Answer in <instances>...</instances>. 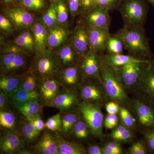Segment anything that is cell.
<instances>
[{
    "instance_id": "cell-16",
    "label": "cell",
    "mask_w": 154,
    "mask_h": 154,
    "mask_svg": "<svg viewBox=\"0 0 154 154\" xmlns=\"http://www.w3.org/2000/svg\"><path fill=\"white\" fill-rule=\"evenodd\" d=\"M88 36L91 49L97 53H101L106 50L107 38L110 35L109 30L88 27Z\"/></svg>"
},
{
    "instance_id": "cell-52",
    "label": "cell",
    "mask_w": 154,
    "mask_h": 154,
    "mask_svg": "<svg viewBox=\"0 0 154 154\" xmlns=\"http://www.w3.org/2000/svg\"><path fill=\"white\" fill-rule=\"evenodd\" d=\"M128 128V127L123 124L119 125L112 131V132L110 134V136L114 139V138L116 137L119 135L121 134Z\"/></svg>"
},
{
    "instance_id": "cell-1",
    "label": "cell",
    "mask_w": 154,
    "mask_h": 154,
    "mask_svg": "<svg viewBox=\"0 0 154 154\" xmlns=\"http://www.w3.org/2000/svg\"><path fill=\"white\" fill-rule=\"evenodd\" d=\"M115 34L120 38L124 48L131 55L151 59L152 53L143 27L124 26Z\"/></svg>"
},
{
    "instance_id": "cell-24",
    "label": "cell",
    "mask_w": 154,
    "mask_h": 154,
    "mask_svg": "<svg viewBox=\"0 0 154 154\" xmlns=\"http://www.w3.org/2000/svg\"><path fill=\"white\" fill-rule=\"evenodd\" d=\"M55 135L58 147V154H86V150L82 146L66 140L59 134L56 133Z\"/></svg>"
},
{
    "instance_id": "cell-14",
    "label": "cell",
    "mask_w": 154,
    "mask_h": 154,
    "mask_svg": "<svg viewBox=\"0 0 154 154\" xmlns=\"http://www.w3.org/2000/svg\"><path fill=\"white\" fill-rule=\"evenodd\" d=\"M54 54L61 69L76 65L77 63L81 58L70 42L59 48Z\"/></svg>"
},
{
    "instance_id": "cell-23",
    "label": "cell",
    "mask_w": 154,
    "mask_h": 154,
    "mask_svg": "<svg viewBox=\"0 0 154 154\" xmlns=\"http://www.w3.org/2000/svg\"><path fill=\"white\" fill-rule=\"evenodd\" d=\"M140 83L147 96L154 100V60L147 65Z\"/></svg>"
},
{
    "instance_id": "cell-27",
    "label": "cell",
    "mask_w": 154,
    "mask_h": 154,
    "mask_svg": "<svg viewBox=\"0 0 154 154\" xmlns=\"http://www.w3.org/2000/svg\"><path fill=\"white\" fill-rule=\"evenodd\" d=\"M39 99L33 100L15 108L25 118L40 115L43 106L39 103Z\"/></svg>"
},
{
    "instance_id": "cell-4",
    "label": "cell",
    "mask_w": 154,
    "mask_h": 154,
    "mask_svg": "<svg viewBox=\"0 0 154 154\" xmlns=\"http://www.w3.org/2000/svg\"><path fill=\"white\" fill-rule=\"evenodd\" d=\"M78 108L91 132L100 137L103 134V114L96 104L84 100L78 104Z\"/></svg>"
},
{
    "instance_id": "cell-28",
    "label": "cell",
    "mask_w": 154,
    "mask_h": 154,
    "mask_svg": "<svg viewBox=\"0 0 154 154\" xmlns=\"http://www.w3.org/2000/svg\"><path fill=\"white\" fill-rule=\"evenodd\" d=\"M81 96L84 100L92 103L101 101L102 99L99 89L96 86L91 84H86L82 86Z\"/></svg>"
},
{
    "instance_id": "cell-44",
    "label": "cell",
    "mask_w": 154,
    "mask_h": 154,
    "mask_svg": "<svg viewBox=\"0 0 154 154\" xmlns=\"http://www.w3.org/2000/svg\"><path fill=\"white\" fill-rule=\"evenodd\" d=\"M12 23L6 16L1 15L0 16V29L5 33L12 34L14 33Z\"/></svg>"
},
{
    "instance_id": "cell-13",
    "label": "cell",
    "mask_w": 154,
    "mask_h": 154,
    "mask_svg": "<svg viewBox=\"0 0 154 154\" xmlns=\"http://www.w3.org/2000/svg\"><path fill=\"white\" fill-rule=\"evenodd\" d=\"M81 72L77 65L72 66L61 70L55 78L64 89L74 92V88L79 82Z\"/></svg>"
},
{
    "instance_id": "cell-51",
    "label": "cell",
    "mask_w": 154,
    "mask_h": 154,
    "mask_svg": "<svg viewBox=\"0 0 154 154\" xmlns=\"http://www.w3.org/2000/svg\"><path fill=\"white\" fill-rule=\"evenodd\" d=\"M11 103L10 98L2 90L0 91V109L7 110L9 103Z\"/></svg>"
},
{
    "instance_id": "cell-25",
    "label": "cell",
    "mask_w": 154,
    "mask_h": 154,
    "mask_svg": "<svg viewBox=\"0 0 154 154\" xmlns=\"http://www.w3.org/2000/svg\"><path fill=\"white\" fill-rule=\"evenodd\" d=\"M22 76L16 75H2L0 79V89L10 96L20 88Z\"/></svg>"
},
{
    "instance_id": "cell-15",
    "label": "cell",
    "mask_w": 154,
    "mask_h": 154,
    "mask_svg": "<svg viewBox=\"0 0 154 154\" xmlns=\"http://www.w3.org/2000/svg\"><path fill=\"white\" fill-rule=\"evenodd\" d=\"M80 67L84 76L100 79V58L93 50L83 58Z\"/></svg>"
},
{
    "instance_id": "cell-43",
    "label": "cell",
    "mask_w": 154,
    "mask_h": 154,
    "mask_svg": "<svg viewBox=\"0 0 154 154\" xmlns=\"http://www.w3.org/2000/svg\"><path fill=\"white\" fill-rule=\"evenodd\" d=\"M2 53H13L26 56L29 52L28 50L14 43L5 45L1 49Z\"/></svg>"
},
{
    "instance_id": "cell-8",
    "label": "cell",
    "mask_w": 154,
    "mask_h": 154,
    "mask_svg": "<svg viewBox=\"0 0 154 154\" xmlns=\"http://www.w3.org/2000/svg\"><path fill=\"white\" fill-rule=\"evenodd\" d=\"M107 8L99 5L86 14L84 23L88 27H93L109 30L111 18Z\"/></svg>"
},
{
    "instance_id": "cell-31",
    "label": "cell",
    "mask_w": 154,
    "mask_h": 154,
    "mask_svg": "<svg viewBox=\"0 0 154 154\" xmlns=\"http://www.w3.org/2000/svg\"><path fill=\"white\" fill-rule=\"evenodd\" d=\"M17 125V118L13 112L7 110L0 111V125L7 130H14Z\"/></svg>"
},
{
    "instance_id": "cell-36",
    "label": "cell",
    "mask_w": 154,
    "mask_h": 154,
    "mask_svg": "<svg viewBox=\"0 0 154 154\" xmlns=\"http://www.w3.org/2000/svg\"><path fill=\"white\" fill-rule=\"evenodd\" d=\"M37 77L33 72H31L22 77L19 88L31 91L37 90Z\"/></svg>"
},
{
    "instance_id": "cell-50",
    "label": "cell",
    "mask_w": 154,
    "mask_h": 154,
    "mask_svg": "<svg viewBox=\"0 0 154 154\" xmlns=\"http://www.w3.org/2000/svg\"><path fill=\"white\" fill-rule=\"evenodd\" d=\"M106 110L108 114H117L120 112V107L116 102H111L106 104Z\"/></svg>"
},
{
    "instance_id": "cell-9",
    "label": "cell",
    "mask_w": 154,
    "mask_h": 154,
    "mask_svg": "<svg viewBox=\"0 0 154 154\" xmlns=\"http://www.w3.org/2000/svg\"><path fill=\"white\" fill-rule=\"evenodd\" d=\"M39 99L43 105H47L60 91L61 85L55 78L40 79L37 82Z\"/></svg>"
},
{
    "instance_id": "cell-17",
    "label": "cell",
    "mask_w": 154,
    "mask_h": 154,
    "mask_svg": "<svg viewBox=\"0 0 154 154\" xmlns=\"http://www.w3.org/2000/svg\"><path fill=\"white\" fill-rule=\"evenodd\" d=\"M30 28L37 54L44 53L48 50L47 46L48 28L42 21L35 22Z\"/></svg>"
},
{
    "instance_id": "cell-60",
    "label": "cell",
    "mask_w": 154,
    "mask_h": 154,
    "mask_svg": "<svg viewBox=\"0 0 154 154\" xmlns=\"http://www.w3.org/2000/svg\"><path fill=\"white\" fill-rule=\"evenodd\" d=\"M51 1H54V0H50Z\"/></svg>"
},
{
    "instance_id": "cell-22",
    "label": "cell",
    "mask_w": 154,
    "mask_h": 154,
    "mask_svg": "<svg viewBox=\"0 0 154 154\" xmlns=\"http://www.w3.org/2000/svg\"><path fill=\"white\" fill-rule=\"evenodd\" d=\"M9 98L11 105L16 107L30 101L39 99V93L37 90L30 91L19 88Z\"/></svg>"
},
{
    "instance_id": "cell-38",
    "label": "cell",
    "mask_w": 154,
    "mask_h": 154,
    "mask_svg": "<svg viewBox=\"0 0 154 154\" xmlns=\"http://www.w3.org/2000/svg\"><path fill=\"white\" fill-rule=\"evenodd\" d=\"M45 123L46 128L54 132H62L61 116L57 113L49 117Z\"/></svg>"
},
{
    "instance_id": "cell-40",
    "label": "cell",
    "mask_w": 154,
    "mask_h": 154,
    "mask_svg": "<svg viewBox=\"0 0 154 154\" xmlns=\"http://www.w3.org/2000/svg\"><path fill=\"white\" fill-rule=\"evenodd\" d=\"M17 54H19L13 53H2L1 57V69L2 73L13 63Z\"/></svg>"
},
{
    "instance_id": "cell-49",
    "label": "cell",
    "mask_w": 154,
    "mask_h": 154,
    "mask_svg": "<svg viewBox=\"0 0 154 154\" xmlns=\"http://www.w3.org/2000/svg\"><path fill=\"white\" fill-rule=\"evenodd\" d=\"M146 153L144 146L141 142L134 143L129 149V153L131 154H145Z\"/></svg>"
},
{
    "instance_id": "cell-30",
    "label": "cell",
    "mask_w": 154,
    "mask_h": 154,
    "mask_svg": "<svg viewBox=\"0 0 154 154\" xmlns=\"http://www.w3.org/2000/svg\"><path fill=\"white\" fill-rule=\"evenodd\" d=\"M40 133L36 130L33 123L28 120L22 125L20 131L25 142L28 143L35 141L39 137Z\"/></svg>"
},
{
    "instance_id": "cell-32",
    "label": "cell",
    "mask_w": 154,
    "mask_h": 154,
    "mask_svg": "<svg viewBox=\"0 0 154 154\" xmlns=\"http://www.w3.org/2000/svg\"><path fill=\"white\" fill-rule=\"evenodd\" d=\"M124 45L120 38L115 34H110L107 38L106 50L109 54L123 53Z\"/></svg>"
},
{
    "instance_id": "cell-57",
    "label": "cell",
    "mask_w": 154,
    "mask_h": 154,
    "mask_svg": "<svg viewBox=\"0 0 154 154\" xmlns=\"http://www.w3.org/2000/svg\"><path fill=\"white\" fill-rule=\"evenodd\" d=\"M102 150L103 154H119V152L106 145L104 146Z\"/></svg>"
},
{
    "instance_id": "cell-54",
    "label": "cell",
    "mask_w": 154,
    "mask_h": 154,
    "mask_svg": "<svg viewBox=\"0 0 154 154\" xmlns=\"http://www.w3.org/2000/svg\"><path fill=\"white\" fill-rule=\"evenodd\" d=\"M146 137L149 146L152 150L154 151V129L147 132L146 134Z\"/></svg>"
},
{
    "instance_id": "cell-5",
    "label": "cell",
    "mask_w": 154,
    "mask_h": 154,
    "mask_svg": "<svg viewBox=\"0 0 154 154\" xmlns=\"http://www.w3.org/2000/svg\"><path fill=\"white\" fill-rule=\"evenodd\" d=\"M61 70L54 53L48 49L44 53L37 54L32 72L40 79L56 78Z\"/></svg>"
},
{
    "instance_id": "cell-3",
    "label": "cell",
    "mask_w": 154,
    "mask_h": 154,
    "mask_svg": "<svg viewBox=\"0 0 154 154\" xmlns=\"http://www.w3.org/2000/svg\"><path fill=\"white\" fill-rule=\"evenodd\" d=\"M100 58V78L107 95L114 101L121 103L126 102V93L122 84L119 81L115 71L103 57Z\"/></svg>"
},
{
    "instance_id": "cell-58",
    "label": "cell",
    "mask_w": 154,
    "mask_h": 154,
    "mask_svg": "<svg viewBox=\"0 0 154 154\" xmlns=\"http://www.w3.org/2000/svg\"><path fill=\"white\" fill-rule=\"evenodd\" d=\"M17 0H1L2 2L5 5H9L16 2Z\"/></svg>"
},
{
    "instance_id": "cell-33",
    "label": "cell",
    "mask_w": 154,
    "mask_h": 154,
    "mask_svg": "<svg viewBox=\"0 0 154 154\" xmlns=\"http://www.w3.org/2000/svg\"><path fill=\"white\" fill-rule=\"evenodd\" d=\"M41 21L48 28L58 25L54 2L51 5L47 11L43 14Z\"/></svg>"
},
{
    "instance_id": "cell-12",
    "label": "cell",
    "mask_w": 154,
    "mask_h": 154,
    "mask_svg": "<svg viewBox=\"0 0 154 154\" xmlns=\"http://www.w3.org/2000/svg\"><path fill=\"white\" fill-rule=\"evenodd\" d=\"M77 96L74 92L64 89L46 106L54 107L63 113L69 112L76 105Z\"/></svg>"
},
{
    "instance_id": "cell-47",
    "label": "cell",
    "mask_w": 154,
    "mask_h": 154,
    "mask_svg": "<svg viewBox=\"0 0 154 154\" xmlns=\"http://www.w3.org/2000/svg\"><path fill=\"white\" fill-rule=\"evenodd\" d=\"M81 1L80 0H68L69 11L72 18H74L79 12Z\"/></svg>"
},
{
    "instance_id": "cell-2",
    "label": "cell",
    "mask_w": 154,
    "mask_h": 154,
    "mask_svg": "<svg viewBox=\"0 0 154 154\" xmlns=\"http://www.w3.org/2000/svg\"><path fill=\"white\" fill-rule=\"evenodd\" d=\"M149 7L146 0H121L117 10L126 27H143Z\"/></svg>"
},
{
    "instance_id": "cell-53",
    "label": "cell",
    "mask_w": 154,
    "mask_h": 154,
    "mask_svg": "<svg viewBox=\"0 0 154 154\" xmlns=\"http://www.w3.org/2000/svg\"><path fill=\"white\" fill-rule=\"evenodd\" d=\"M131 136L132 133L131 131L128 128L121 134L114 138V139L119 141H126L129 140L131 137Z\"/></svg>"
},
{
    "instance_id": "cell-46",
    "label": "cell",
    "mask_w": 154,
    "mask_h": 154,
    "mask_svg": "<svg viewBox=\"0 0 154 154\" xmlns=\"http://www.w3.org/2000/svg\"><path fill=\"white\" fill-rule=\"evenodd\" d=\"M121 0H97L98 5L107 8L109 11L117 10Z\"/></svg>"
},
{
    "instance_id": "cell-6",
    "label": "cell",
    "mask_w": 154,
    "mask_h": 154,
    "mask_svg": "<svg viewBox=\"0 0 154 154\" xmlns=\"http://www.w3.org/2000/svg\"><path fill=\"white\" fill-rule=\"evenodd\" d=\"M151 60L148 62L128 64L113 69L119 81L123 85L132 87L140 82L146 67Z\"/></svg>"
},
{
    "instance_id": "cell-10",
    "label": "cell",
    "mask_w": 154,
    "mask_h": 154,
    "mask_svg": "<svg viewBox=\"0 0 154 154\" xmlns=\"http://www.w3.org/2000/svg\"><path fill=\"white\" fill-rule=\"evenodd\" d=\"M4 12L14 26L19 29L30 28L35 22L33 15L23 8H9L5 9Z\"/></svg>"
},
{
    "instance_id": "cell-56",
    "label": "cell",
    "mask_w": 154,
    "mask_h": 154,
    "mask_svg": "<svg viewBox=\"0 0 154 154\" xmlns=\"http://www.w3.org/2000/svg\"><path fill=\"white\" fill-rule=\"evenodd\" d=\"M105 145L110 147L111 148L119 152V154L122 153V149L121 146L120 144L118 143L115 141L110 142L106 144Z\"/></svg>"
},
{
    "instance_id": "cell-7",
    "label": "cell",
    "mask_w": 154,
    "mask_h": 154,
    "mask_svg": "<svg viewBox=\"0 0 154 154\" xmlns=\"http://www.w3.org/2000/svg\"><path fill=\"white\" fill-rule=\"evenodd\" d=\"M70 42L81 58L85 57L91 50L88 27L84 23L77 24L72 34Z\"/></svg>"
},
{
    "instance_id": "cell-41",
    "label": "cell",
    "mask_w": 154,
    "mask_h": 154,
    "mask_svg": "<svg viewBox=\"0 0 154 154\" xmlns=\"http://www.w3.org/2000/svg\"><path fill=\"white\" fill-rule=\"evenodd\" d=\"M119 113L123 124L128 127H131L134 125L135 119L127 109L124 107H120Z\"/></svg>"
},
{
    "instance_id": "cell-18",
    "label": "cell",
    "mask_w": 154,
    "mask_h": 154,
    "mask_svg": "<svg viewBox=\"0 0 154 154\" xmlns=\"http://www.w3.org/2000/svg\"><path fill=\"white\" fill-rule=\"evenodd\" d=\"M69 33L68 29L60 25L48 28L47 47L49 49L60 47L65 44L68 38Z\"/></svg>"
},
{
    "instance_id": "cell-29",
    "label": "cell",
    "mask_w": 154,
    "mask_h": 154,
    "mask_svg": "<svg viewBox=\"0 0 154 154\" xmlns=\"http://www.w3.org/2000/svg\"><path fill=\"white\" fill-rule=\"evenodd\" d=\"M79 119L76 113L71 112L63 113L61 116L62 132L64 136H69L74 126Z\"/></svg>"
},
{
    "instance_id": "cell-59",
    "label": "cell",
    "mask_w": 154,
    "mask_h": 154,
    "mask_svg": "<svg viewBox=\"0 0 154 154\" xmlns=\"http://www.w3.org/2000/svg\"><path fill=\"white\" fill-rule=\"evenodd\" d=\"M146 2H148L150 4H151L153 7L154 8V0H146Z\"/></svg>"
},
{
    "instance_id": "cell-11",
    "label": "cell",
    "mask_w": 154,
    "mask_h": 154,
    "mask_svg": "<svg viewBox=\"0 0 154 154\" xmlns=\"http://www.w3.org/2000/svg\"><path fill=\"white\" fill-rule=\"evenodd\" d=\"M25 143V141L19 131L7 130L1 137V152L5 154L17 152L20 149L24 147Z\"/></svg>"
},
{
    "instance_id": "cell-19",
    "label": "cell",
    "mask_w": 154,
    "mask_h": 154,
    "mask_svg": "<svg viewBox=\"0 0 154 154\" xmlns=\"http://www.w3.org/2000/svg\"><path fill=\"white\" fill-rule=\"evenodd\" d=\"M34 152L42 154H58V147L55 135L45 131L34 147Z\"/></svg>"
},
{
    "instance_id": "cell-26",
    "label": "cell",
    "mask_w": 154,
    "mask_h": 154,
    "mask_svg": "<svg viewBox=\"0 0 154 154\" xmlns=\"http://www.w3.org/2000/svg\"><path fill=\"white\" fill-rule=\"evenodd\" d=\"M13 43L21 46L30 52L36 51L35 43L31 31L25 29L17 36Z\"/></svg>"
},
{
    "instance_id": "cell-20",
    "label": "cell",
    "mask_w": 154,
    "mask_h": 154,
    "mask_svg": "<svg viewBox=\"0 0 154 154\" xmlns=\"http://www.w3.org/2000/svg\"><path fill=\"white\" fill-rule=\"evenodd\" d=\"M104 60L113 69L117 68L128 64L134 63L148 62L151 59L139 58L132 55H124L122 54H109L102 57Z\"/></svg>"
},
{
    "instance_id": "cell-42",
    "label": "cell",
    "mask_w": 154,
    "mask_h": 154,
    "mask_svg": "<svg viewBox=\"0 0 154 154\" xmlns=\"http://www.w3.org/2000/svg\"><path fill=\"white\" fill-rule=\"evenodd\" d=\"M81 6L79 14H88L92 11L96 6L98 5L97 0H80Z\"/></svg>"
},
{
    "instance_id": "cell-35",
    "label": "cell",
    "mask_w": 154,
    "mask_h": 154,
    "mask_svg": "<svg viewBox=\"0 0 154 154\" xmlns=\"http://www.w3.org/2000/svg\"><path fill=\"white\" fill-rule=\"evenodd\" d=\"M58 25L66 23L68 19V13L63 0H54Z\"/></svg>"
},
{
    "instance_id": "cell-34",
    "label": "cell",
    "mask_w": 154,
    "mask_h": 154,
    "mask_svg": "<svg viewBox=\"0 0 154 154\" xmlns=\"http://www.w3.org/2000/svg\"><path fill=\"white\" fill-rule=\"evenodd\" d=\"M90 131L85 122L79 119L74 126L71 134L77 139L83 140L88 138Z\"/></svg>"
},
{
    "instance_id": "cell-39",
    "label": "cell",
    "mask_w": 154,
    "mask_h": 154,
    "mask_svg": "<svg viewBox=\"0 0 154 154\" xmlns=\"http://www.w3.org/2000/svg\"><path fill=\"white\" fill-rule=\"evenodd\" d=\"M26 63L25 56L22 54H17L13 63L3 73V75L8 74L17 71L24 67Z\"/></svg>"
},
{
    "instance_id": "cell-37",
    "label": "cell",
    "mask_w": 154,
    "mask_h": 154,
    "mask_svg": "<svg viewBox=\"0 0 154 154\" xmlns=\"http://www.w3.org/2000/svg\"><path fill=\"white\" fill-rule=\"evenodd\" d=\"M19 5L28 11H41L45 7L44 0H19Z\"/></svg>"
},
{
    "instance_id": "cell-45",
    "label": "cell",
    "mask_w": 154,
    "mask_h": 154,
    "mask_svg": "<svg viewBox=\"0 0 154 154\" xmlns=\"http://www.w3.org/2000/svg\"><path fill=\"white\" fill-rule=\"evenodd\" d=\"M25 118L26 120H29L33 123L38 132H41L46 128L45 123L42 120L40 115L33 116Z\"/></svg>"
},
{
    "instance_id": "cell-55",
    "label": "cell",
    "mask_w": 154,
    "mask_h": 154,
    "mask_svg": "<svg viewBox=\"0 0 154 154\" xmlns=\"http://www.w3.org/2000/svg\"><path fill=\"white\" fill-rule=\"evenodd\" d=\"M88 153L89 154H103V150L99 146L91 145L88 148Z\"/></svg>"
},
{
    "instance_id": "cell-48",
    "label": "cell",
    "mask_w": 154,
    "mask_h": 154,
    "mask_svg": "<svg viewBox=\"0 0 154 154\" xmlns=\"http://www.w3.org/2000/svg\"><path fill=\"white\" fill-rule=\"evenodd\" d=\"M118 123V117L116 114H108L105 118V127L107 129H110L117 126Z\"/></svg>"
},
{
    "instance_id": "cell-21",
    "label": "cell",
    "mask_w": 154,
    "mask_h": 154,
    "mask_svg": "<svg viewBox=\"0 0 154 154\" xmlns=\"http://www.w3.org/2000/svg\"><path fill=\"white\" fill-rule=\"evenodd\" d=\"M134 108L140 124L146 127L154 125V110L149 105L136 101Z\"/></svg>"
}]
</instances>
